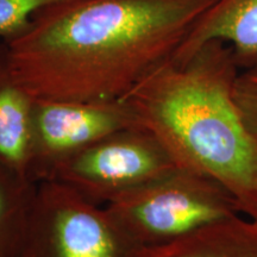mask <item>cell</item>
Returning <instances> with one entry per match:
<instances>
[{"label":"cell","mask_w":257,"mask_h":257,"mask_svg":"<svg viewBox=\"0 0 257 257\" xmlns=\"http://www.w3.org/2000/svg\"><path fill=\"white\" fill-rule=\"evenodd\" d=\"M133 257H257V219L238 214Z\"/></svg>","instance_id":"obj_8"},{"label":"cell","mask_w":257,"mask_h":257,"mask_svg":"<svg viewBox=\"0 0 257 257\" xmlns=\"http://www.w3.org/2000/svg\"><path fill=\"white\" fill-rule=\"evenodd\" d=\"M175 168V161L152 134L133 126L107 135L69 157L48 179L57 180L88 201L105 206Z\"/></svg>","instance_id":"obj_5"},{"label":"cell","mask_w":257,"mask_h":257,"mask_svg":"<svg viewBox=\"0 0 257 257\" xmlns=\"http://www.w3.org/2000/svg\"><path fill=\"white\" fill-rule=\"evenodd\" d=\"M67 0H0V38L8 42L21 36L41 10Z\"/></svg>","instance_id":"obj_11"},{"label":"cell","mask_w":257,"mask_h":257,"mask_svg":"<svg viewBox=\"0 0 257 257\" xmlns=\"http://www.w3.org/2000/svg\"><path fill=\"white\" fill-rule=\"evenodd\" d=\"M234 99L257 144V64L239 72L234 82Z\"/></svg>","instance_id":"obj_12"},{"label":"cell","mask_w":257,"mask_h":257,"mask_svg":"<svg viewBox=\"0 0 257 257\" xmlns=\"http://www.w3.org/2000/svg\"><path fill=\"white\" fill-rule=\"evenodd\" d=\"M217 0H67L4 42L12 74L38 100H121L170 60Z\"/></svg>","instance_id":"obj_1"},{"label":"cell","mask_w":257,"mask_h":257,"mask_svg":"<svg viewBox=\"0 0 257 257\" xmlns=\"http://www.w3.org/2000/svg\"><path fill=\"white\" fill-rule=\"evenodd\" d=\"M36 185L0 163V257H22Z\"/></svg>","instance_id":"obj_10"},{"label":"cell","mask_w":257,"mask_h":257,"mask_svg":"<svg viewBox=\"0 0 257 257\" xmlns=\"http://www.w3.org/2000/svg\"><path fill=\"white\" fill-rule=\"evenodd\" d=\"M239 72L231 46L210 41L185 62L160 64L121 100L178 167L217 180L257 219V144L234 99Z\"/></svg>","instance_id":"obj_2"},{"label":"cell","mask_w":257,"mask_h":257,"mask_svg":"<svg viewBox=\"0 0 257 257\" xmlns=\"http://www.w3.org/2000/svg\"><path fill=\"white\" fill-rule=\"evenodd\" d=\"M136 126L123 100L70 101L35 99L29 176L40 182L60 163L107 135Z\"/></svg>","instance_id":"obj_6"},{"label":"cell","mask_w":257,"mask_h":257,"mask_svg":"<svg viewBox=\"0 0 257 257\" xmlns=\"http://www.w3.org/2000/svg\"><path fill=\"white\" fill-rule=\"evenodd\" d=\"M229 43L240 69L257 64V0H217L170 60L181 63L210 41Z\"/></svg>","instance_id":"obj_7"},{"label":"cell","mask_w":257,"mask_h":257,"mask_svg":"<svg viewBox=\"0 0 257 257\" xmlns=\"http://www.w3.org/2000/svg\"><path fill=\"white\" fill-rule=\"evenodd\" d=\"M34 105L35 99L12 74L3 42L0 43V163L28 178H30Z\"/></svg>","instance_id":"obj_9"},{"label":"cell","mask_w":257,"mask_h":257,"mask_svg":"<svg viewBox=\"0 0 257 257\" xmlns=\"http://www.w3.org/2000/svg\"><path fill=\"white\" fill-rule=\"evenodd\" d=\"M104 207L137 250L173 242L242 214L237 199L220 182L181 167Z\"/></svg>","instance_id":"obj_3"},{"label":"cell","mask_w":257,"mask_h":257,"mask_svg":"<svg viewBox=\"0 0 257 257\" xmlns=\"http://www.w3.org/2000/svg\"><path fill=\"white\" fill-rule=\"evenodd\" d=\"M136 251L104 206L57 180L37 182L22 257H133Z\"/></svg>","instance_id":"obj_4"}]
</instances>
